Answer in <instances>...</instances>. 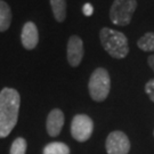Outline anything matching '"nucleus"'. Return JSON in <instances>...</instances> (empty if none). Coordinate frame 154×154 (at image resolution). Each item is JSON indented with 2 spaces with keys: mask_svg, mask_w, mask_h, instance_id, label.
<instances>
[{
  "mask_svg": "<svg viewBox=\"0 0 154 154\" xmlns=\"http://www.w3.org/2000/svg\"><path fill=\"white\" fill-rule=\"evenodd\" d=\"M147 63H149V67H151V69L153 70V72H154V54H153V55L149 56V58H147Z\"/></svg>",
  "mask_w": 154,
  "mask_h": 154,
  "instance_id": "17",
  "label": "nucleus"
},
{
  "mask_svg": "<svg viewBox=\"0 0 154 154\" xmlns=\"http://www.w3.org/2000/svg\"><path fill=\"white\" fill-rule=\"evenodd\" d=\"M94 131V121L86 114H77L72 119L71 135L75 140L83 143L91 137Z\"/></svg>",
  "mask_w": 154,
  "mask_h": 154,
  "instance_id": "5",
  "label": "nucleus"
},
{
  "mask_svg": "<svg viewBox=\"0 0 154 154\" xmlns=\"http://www.w3.org/2000/svg\"><path fill=\"white\" fill-rule=\"evenodd\" d=\"M99 40L106 53L116 60H122L129 54V44L125 33L110 28H103L99 32Z\"/></svg>",
  "mask_w": 154,
  "mask_h": 154,
  "instance_id": "2",
  "label": "nucleus"
},
{
  "mask_svg": "<svg viewBox=\"0 0 154 154\" xmlns=\"http://www.w3.org/2000/svg\"><path fill=\"white\" fill-rule=\"evenodd\" d=\"M153 135H154V132H153Z\"/></svg>",
  "mask_w": 154,
  "mask_h": 154,
  "instance_id": "18",
  "label": "nucleus"
},
{
  "mask_svg": "<svg viewBox=\"0 0 154 154\" xmlns=\"http://www.w3.org/2000/svg\"><path fill=\"white\" fill-rule=\"evenodd\" d=\"M82 11L86 16H90V15H93V13H94L93 6L90 5V4H85V5H83V8H82Z\"/></svg>",
  "mask_w": 154,
  "mask_h": 154,
  "instance_id": "16",
  "label": "nucleus"
},
{
  "mask_svg": "<svg viewBox=\"0 0 154 154\" xmlns=\"http://www.w3.org/2000/svg\"><path fill=\"white\" fill-rule=\"evenodd\" d=\"M137 8L136 0H114L110 8V20L114 25L127 26Z\"/></svg>",
  "mask_w": 154,
  "mask_h": 154,
  "instance_id": "4",
  "label": "nucleus"
},
{
  "mask_svg": "<svg viewBox=\"0 0 154 154\" xmlns=\"http://www.w3.org/2000/svg\"><path fill=\"white\" fill-rule=\"evenodd\" d=\"M44 154H70V147L62 142H53L44 147Z\"/></svg>",
  "mask_w": 154,
  "mask_h": 154,
  "instance_id": "12",
  "label": "nucleus"
},
{
  "mask_svg": "<svg viewBox=\"0 0 154 154\" xmlns=\"http://www.w3.org/2000/svg\"><path fill=\"white\" fill-rule=\"evenodd\" d=\"M85 49L83 42L80 37L71 35L67 41V62L72 67H77L81 64Z\"/></svg>",
  "mask_w": 154,
  "mask_h": 154,
  "instance_id": "7",
  "label": "nucleus"
},
{
  "mask_svg": "<svg viewBox=\"0 0 154 154\" xmlns=\"http://www.w3.org/2000/svg\"><path fill=\"white\" fill-rule=\"evenodd\" d=\"M50 7L56 21L58 23L64 22L66 18V11H67L66 0H50Z\"/></svg>",
  "mask_w": 154,
  "mask_h": 154,
  "instance_id": "11",
  "label": "nucleus"
},
{
  "mask_svg": "<svg viewBox=\"0 0 154 154\" xmlns=\"http://www.w3.org/2000/svg\"><path fill=\"white\" fill-rule=\"evenodd\" d=\"M21 96L16 89L4 88L0 91V138L7 137L18 120Z\"/></svg>",
  "mask_w": 154,
  "mask_h": 154,
  "instance_id": "1",
  "label": "nucleus"
},
{
  "mask_svg": "<svg viewBox=\"0 0 154 154\" xmlns=\"http://www.w3.org/2000/svg\"><path fill=\"white\" fill-rule=\"evenodd\" d=\"M137 46L144 51H154V32H147L138 39Z\"/></svg>",
  "mask_w": 154,
  "mask_h": 154,
  "instance_id": "13",
  "label": "nucleus"
},
{
  "mask_svg": "<svg viewBox=\"0 0 154 154\" xmlns=\"http://www.w3.org/2000/svg\"><path fill=\"white\" fill-rule=\"evenodd\" d=\"M88 90L95 102H103L107 98L111 90V78L107 70L97 67L89 78Z\"/></svg>",
  "mask_w": 154,
  "mask_h": 154,
  "instance_id": "3",
  "label": "nucleus"
},
{
  "mask_svg": "<svg viewBox=\"0 0 154 154\" xmlns=\"http://www.w3.org/2000/svg\"><path fill=\"white\" fill-rule=\"evenodd\" d=\"M107 154H128L130 151V140L123 131H112L105 143Z\"/></svg>",
  "mask_w": 154,
  "mask_h": 154,
  "instance_id": "6",
  "label": "nucleus"
},
{
  "mask_svg": "<svg viewBox=\"0 0 154 154\" xmlns=\"http://www.w3.org/2000/svg\"><path fill=\"white\" fill-rule=\"evenodd\" d=\"M26 147H28L26 140L22 137H18L11 144L9 154H25L26 153Z\"/></svg>",
  "mask_w": 154,
  "mask_h": 154,
  "instance_id": "14",
  "label": "nucleus"
},
{
  "mask_svg": "<svg viewBox=\"0 0 154 154\" xmlns=\"http://www.w3.org/2000/svg\"><path fill=\"white\" fill-rule=\"evenodd\" d=\"M21 41L23 47L28 50H32L37 47L39 42V32L37 25L33 22H26L23 25Z\"/></svg>",
  "mask_w": 154,
  "mask_h": 154,
  "instance_id": "8",
  "label": "nucleus"
},
{
  "mask_svg": "<svg viewBox=\"0 0 154 154\" xmlns=\"http://www.w3.org/2000/svg\"><path fill=\"white\" fill-rule=\"evenodd\" d=\"M145 93L147 94L149 99L154 102V79H151L145 85Z\"/></svg>",
  "mask_w": 154,
  "mask_h": 154,
  "instance_id": "15",
  "label": "nucleus"
},
{
  "mask_svg": "<svg viewBox=\"0 0 154 154\" xmlns=\"http://www.w3.org/2000/svg\"><path fill=\"white\" fill-rule=\"evenodd\" d=\"M13 21V14L9 5L4 1L0 0V32L7 31L11 24Z\"/></svg>",
  "mask_w": 154,
  "mask_h": 154,
  "instance_id": "10",
  "label": "nucleus"
},
{
  "mask_svg": "<svg viewBox=\"0 0 154 154\" xmlns=\"http://www.w3.org/2000/svg\"><path fill=\"white\" fill-rule=\"evenodd\" d=\"M64 126V114L60 109H54L49 112L46 121L47 132L51 137H56L62 131Z\"/></svg>",
  "mask_w": 154,
  "mask_h": 154,
  "instance_id": "9",
  "label": "nucleus"
}]
</instances>
